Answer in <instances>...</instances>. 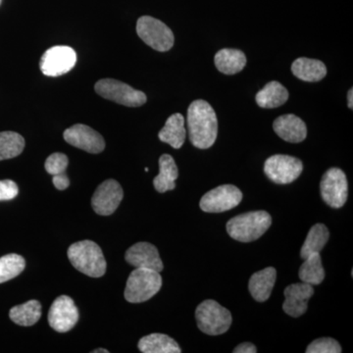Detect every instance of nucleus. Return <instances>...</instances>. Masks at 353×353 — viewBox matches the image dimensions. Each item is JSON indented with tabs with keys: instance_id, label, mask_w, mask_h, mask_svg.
<instances>
[{
	"instance_id": "1",
	"label": "nucleus",
	"mask_w": 353,
	"mask_h": 353,
	"mask_svg": "<svg viewBox=\"0 0 353 353\" xmlns=\"http://www.w3.org/2000/svg\"><path fill=\"white\" fill-rule=\"evenodd\" d=\"M188 129L190 143L201 150H208L216 141L218 120L214 109L208 101L199 99L188 109Z\"/></svg>"
},
{
	"instance_id": "2",
	"label": "nucleus",
	"mask_w": 353,
	"mask_h": 353,
	"mask_svg": "<svg viewBox=\"0 0 353 353\" xmlns=\"http://www.w3.org/2000/svg\"><path fill=\"white\" fill-rule=\"evenodd\" d=\"M71 264L88 277L99 278L105 274L106 260L99 245L92 241L73 243L68 250Z\"/></svg>"
},
{
	"instance_id": "3",
	"label": "nucleus",
	"mask_w": 353,
	"mask_h": 353,
	"mask_svg": "<svg viewBox=\"0 0 353 353\" xmlns=\"http://www.w3.org/2000/svg\"><path fill=\"white\" fill-rule=\"evenodd\" d=\"M272 218L266 211H252L232 218L227 223V232L234 240L250 243L259 240L270 228Z\"/></svg>"
},
{
	"instance_id": "4",
	"label": "nucleus",
	"mask_w": 353,
	"mask_h": 353,
	"mask_svg": "<svg viewBox=\"0 0 353 353\" xmlns=\"http://www.w3.org/2000/svg\"><path fill=\"white\" fill-rule=\"evenodd\" d=\"M162 287L160 272L152 269L136 268L127 281L125 299L128 303H141L150 301Z\"/></svg>"
},
{
	"instance_id": "5",
	"label": "nucleus",
	"mask_w": 353,
	"mask_h": 353,
	"mask_svg": "<svg viewBox=\"0 0 353 353\" xmlns=\"http://www.w3.org/2000/svg\"><path fill=\"white\" fill-rule=\"evenodd\" d=\"M196 318L199 329L209 336L226 333L233 322L231 312L212 299L197 306Z\"/></svg>"
},
{
	"instance_id": "6",
	"label": "nucleus",
	"mask_w": 353,
	"mask_h": 353,
	"mask_svg": "<svg viewBox=\"0 0 353 353\" xmlns=\"http://www.w3.org/2000/svg\"><path fill=\"white\" fill-rule=\"evenodd\" d=\"M94 90L103 99L128 108H139L146 102L145 92L114 79H102L95 83Z\"/></svg>"
},
{
	"instance_id": "7",
	"label": "nucleus",
	"mask_w": 353,
	"mask_h": 353,
	"mask_svg": "<svg viewBox=\"0 0 353 353\" xmlns=\"http://www.w3.org/2000/svg\"><path fill=\"white\" fill-rule=\"evenodd\" d=\"M137 32L143 43L160 52L170 50L175 41L170 28L150 16L139 18L137 23Z\"/></svg>"
},
{
	"instance_id": "8",
	"label": "nucleus",
	"mask_w": 353,
	"mask_h": 353,
	"mask_svg": "<svg viewBox=\"0 0 353 353\" xmlns=\"http://www.w3.org/2000/svg\"><path fill=\"white\" fill-rule=\"evenodd\" d=\"M303 171V164L299 158L277 154L265 161L264 173L272 182L288 185L294 182Z\"/></svg>"
},
{
	"instance_id": "9",
	"label": "nucleus",
	"mask_w": 353,
	"mask_h": 353,
	"mask_svg": "<svg viewBox=\"0 0 353 353\" xmlns=\"http://www.w3.org/2000/svg\"><path fill=\"white\" fill-rule=\"evenodd\" d=\"M243 199V192L233 185H223L206 192L199 202L201 210L208 213H221L231 210Z\"/></svg>"
},
{
	"instance_id": "10",
	"label": "nucleus",
	"mask_w": 353,
	"mask_h": 353,
	"mask_svg": "<svg viewBox=\"0 0 353 353\" xmlns=\"http://www.w3.org/2000/svg\"><path fill=\"white\" fill-rule=\"evenodd\" d=\"M320 190L323 201L330 208H343L348 196V183L345 172L339 168L329 169L323 176Z\"/></svg>"
},
{
	"instance_id": "11",
	"label": "nucleus",
	"mask_w": 353,
	"mask_h": 353,
	"mask_svg": "<svg viewBox=\"0 0 353 353\" xmlns=\"http://www.w3.org/2000/svg\"><path fill=\"white\" fill-rule=\"evenodd\" d=\"M77 54L69 46H53L43 53L41 70L46 76L59 77L68 73L75 67Z\"/></svg>"
},
{
	"instance_id": "12",
	"label": "nucleus",
	"mask_w": 353,
	"mask_h": 353,
	"mask_svg": "<svg viewBox=\"0 0 353 353\" xmlns=\"http://www.w3.org/2000/svg\"><path fill=\"white\" fill-rule=\"evenodd\" d=\"M79 310L70 296H61L53 301L48 312L50 326L58 333H67L79 321Z\"/></svg>"
},
{
	"instance_id": "13",
	"label": "nucleus",
	"mask_w": 353,
	"mask_h": 353,
	"mask_svg": "<svg viewBox=\"0 0 353 353\" xmlns=\"http://www.w3.org/2000/svg\"><path fill=\"white\" fill-rule=\"evenodd\" d=\"M124 192L120 183L108 180L99 185L92 199V206L97 214L109 216L115 212L122 201Z\"/></svg>"
},
{
	"instance_id": "14",
	"label": "nucleus",
	"mask_w": 353,
	"mask_h": 353,
	"mask_svg": "<svg viewBox=\"0 0 353 353\" xmlns=\"http://www.w3.org/2000/svg\"><path fill=\"white\" fill-rule=\"evenodd\" d=\"M64 139L69 145L88 153H101L105 148V141L99 132L83 124H77L64 132Z\"/></svg>"
},
{
	"instance_id": "15",
	"label": "nucleus",
	"mask_w": 353,
	"mask_h": 353,
	"mask_svg": "<svg viewBox=\"0 0 353 353\" xmlns=\"http://www.w3.org/2000/svg\"><path fill=\"white\" fill-rule=\"evenodd\" d=\"M125 259L134 268L152 269L157 272L164 268L157 248L150 243H138L131 246L125 254Z\"/></svg>"
},
{
	"instance_id": "16",
	"label": "nucleus",
	"mask_w": 353,
	"mask_h": 353,
	"mask_svg": "<svg viewBox=\"0 0 353 353\" xmlns=\"http://www.w3.org/2000/svg\"><path fill=\"white\" fill-rule=\"evenodd\" d=\"M285 301L283 309L288 315L299 318L306 312L309 299L314 294L312 285L306 283L290 285L285 290Z\"/></svg>"
},
{
	"instance_id": "17",
	"label": "nucleus",
	"mask_w": 353,
	"mask_h": 353,
	"mask_svg": "<svg viewBox=\"0 0 353 353\" xmlns=\"http://www.w3.org/2000/svg\"><path fill=\"white\" fill-rule=\"evenodd\" d=\"M273 129L281 139L288 143H301L307 136L305 123L294 114L280 116L274 121Z\"/></svg>"
},
{
	"instance_id": "18",
	"label": "nucleus",
	"mask_w": 353,
	"mask_h": 353,
	"mask_svg": "<svg viewBox=\"0 0 353 353\" xmlns=\"http://www.w3.org/2000/svg\"><path fill=\"white\" fill-rule=\"evenodd\" d=\"M277 279V271L273 267L253 274L248 283V290L253 299L259 303L268 301Z\"/></svg>"
},
{
	"instance_id": "19",
	"label": "nucleus",
	"mask_w": 353,
	"mask_h": 353,
	"mask_svg": "<svg viewBox=\"0 0 353 353\" xmlns=\"http://www.w3.org/2000/svg\"><path fill=\"white\" fill-rule=\"evenodd\" d=\"M187 130L185 128V118L182 114L175 113L166 121L163 129L158 134V138L165 143H168L175 150L182 148L185 143Z\"/></svg>"
},
{
	"instance_id": "20",
	"label": "nucleus",
	"mask_w": 353,
	"mask_h": 353,
	"mask_svg": "<svg viewBox=\"0 0 353 353\" xmlns=\"http://www.w3.org/2000/svg\"><path fill=\"white\" fill-rule=\"evenodd\" d=\"M292 72L304 82H319L327 75L326 65L320 60L311 58H297L292 65Z\"/></svg>"
},
{
	"instance_id": "21",
	"label": "nucleus",
	"mask_w": 353,
	"mask_h": 353,
	"mask_svg": "<svg viewBox=\"0 0 353 353\" xmlns=\"http://www.w3.org/2000/svg\"><path fill=\"white\" fill-rule=\"evenodd\" d=\"M179 176L178 167L174 158L169 154L159 158V174L153 180V185L158 192H168L176 188V180Z\"/></svg>"
},
{
	"instance_id": "22",
	"label": "nucleus",
	"mask_w": 353,
	"mask_h": 353,
	"mask_svg": "<svg viewBox=\"0 0 353 353\" xmlns=\"http://www.w3.org/2000/svg\"><path fill=\"white\" fill-rule=\"evenodd\" d=\"M216 68L225 75H234L243 71L246 65L245 53L241 50L224 48L215 54Z\"/></svg>"
},
{
	"instance_id": "23",
	"label": "nucleus",
	"mask_w": 353,
	"mask_h": 353,
	"mask_svg": "<svg viewBox=\"0 0 353 353\" xmlns=\"http://www.w3.org/2000/svg\"><path fill=\"white\" fill-rule=\"evenodd\" d=\"M139 352L143 353H180L176 341L164 334H150L139 341Z\"/></svg>"
},
{
	"instance_id": "24",
	"label": "nucleus",
	"mask_w": 353,
	"mask_h": 353,
	"mask_svg": "<svg viewBox=\"0 0 353 353\" xmlns=\"http://www.w3.org/2000/svg\"><path fill=\"white\" fill-rule=\"evenodd\" d=\"M255 99L261 108H277L288 101L289 92L282 83L272 81L257 92Z\"/></svg>"
},
{
	"instance_id": "25",
	"label": "nucleus",
	"mask_w": 353,
	"mask_h": 353,
	"mask_svg": "<svg viewBox=\"0 0 353 353\" xmlns=\"http://www.w3.org/2000/svg\"><path fill=\"white\" fill-rule=\"evenodd\" d=\"M9 317L19 326L30 327L36 324L41 317V305L38 301H29L21 305L14 306L9 311Z\"/></svg>"
},
{
	"instance_id": "26",
	"label": "nucleus",
	"mask_w": 353,
	"mask_h": 353,
	"mask_svg": "<svg viewBox=\"0 0 353 353\" xmlns=\"http://www.w3.org/2000/svg\"><path fill=\"white\" fill-rule=\"evenodd\" d=\"M330 236L328 228L324 224H316L309 230L306 240L304 241L301 250V257L303 259H307L311 254L320 253L326 243H328Z\"/></svg>"
},
{
	"instance_id": "27",
	"label": "nucleus",
	"mask_w": 353,
	"mask_h": 353,
	"mask_svg": "<svg viewBox=\"0 0 353 353\" xmlns=\"http://www.w3.org/2000/svg\"><path fill=\"white\" fill-rule=\"evenodd\" d=\"M299 268V275L301 282L311 285L321 284L325 279V270L323 268L320 253L311 254Z\"/></svg>"
},
{
	"instance_id": "28",
	"label": "nucleus",
	"mask_w": 353,
	"mask_h": 353,
	"mask_svg": "<svg viewBox=\"0 0 353 353\" xmlns=\"http://www.w3.org/2000/svg\"><path fill=\"white\" fill-rule=\"evenodd\" d=\"M25 148V139L15 132H0V161L17 157Z\"/></svg>"
},
{
	"instance_id": "29",
	"label": "nucleus",
	"mask_w": 353,
	"mask_h": 353,
	"mask_svg": "<svg viewBox=\"0 0 353 353\" xmlns=\"http://www.w3.org/2000/svg\"><path fill=\"white\" fill-rule=\"evenodd\" d=\"M26 267L25 259L21 255L11 253L0 259V284L17 277Z\"/></svg>"
},
{
	"instance_id": "30",
	"label": "nucleus",
	"mask_w": 353,
	"mask_h": 353,
	"mask_svg": "<svg viewBox=\"0 0 353 353\" xmlns=\"http://www.w3.org/2000/svg\"><path fill=\"white\" fill-rule=\"evenodd\" d=\"M307 353H341L340 343L332 338H321L315 340L308 345Z\"/></svg>"
},
{
	"instance_id": "31",
	"label": "nucleus",
	"mask_w": 353,
	"mask_h": 353,
	"mask_svg": "<svg viewBox=\"0 0 353 353\" xmlns=\"http://www.w3.org/2000/svg\"><path fill=\"white\" fill-rule=\"evenodd\" d=\"M68 163L69 160L66 155L63 153L57 152L48 157L44 167H46V170L48 174L55 176L58 174L64 173L67 167H68Z\"/></svg>"
},
{
	"instance_id": "32",
	"label": "nucleus",
	"mask_w": 353,
	"mask_h": 353,
	"mask_svg": "<svg viewBox=\"0 0 353 353\" xmlns=\"http://www.w3.org/2000/svg\"><path fill=\"white\" fill-rule=\"evenodd\" d=\"M17 183L11 180L0 181V201H11L18 196Z\"/></svg>"
},
{
	"instance_id": "33",
	"label": "nucleus",
	"mask_w": 353,
	"mask_h": 353,
	"mask_svg": "<svg viewBox=\"0 0 353 353\" xmlns=\"http://www.w3.org/2000/svg\"><path fill=\"white\" fill-rule=\"evenodd\" d=\"M52 182L54 187L59 190H66L70 185L69 178L64 173L53 176Z\"/></svg>"
},
{
	"instance_id": "34",
	"label": "nucleus",
	"mask_w": 353,
	"mask_h": 353,
	"mask_svg": "<svg viewBox=\"0 0 353 353\" xmlns=\"http://www.w3.org/2000/svg\"><path fill=\"white\" fill-rule=\"evenodd\" d=\"M257 350L254 345L250 343H241L234 350V353H256Z\"/></svg>"
},
{
	"instance_id": "35",
	"label": "nucleus",
	"mask_w": 353,
	"mask_h": 353,
	"mask_svg": "<svg viewBox=\"0 0 353 353\" xmlns=\"http://www.w3.org/2000/svg\"><path fill=\"white\" fill-rule=\"evenodd\" d=\"M353 90L350 88V92L347 94L348 108L350 109L353 108Z\"/></svg>"
},
{
	"instance_id": "36",
	"label": "nucleus",
	"mask_w": 353,
	"mask_h": 353,
	"mask_svg": "<svg viewBox=\"0 0 353 353\" xmlns=\"http://www.w3.org/2000/svg\"><path fill=\"white\" fill-rule=\"evenodd\" d=\"M108 350H104V348H97V350H94L92 353H108Z\"/></svg>"
},
{
	"instance_id": "37",
	"label": "nucleus",
	"mask_w": 353,
	"mask_h": 353,
	"mask_svg": "<svg viewBox=\"0 0 353 353\" xmlns=\"http://www.w3.org/2000/svg\"><path fill=\"white\" fill-rule=\"evenodd\" d=\"M0 4H1V0H0Z\"/></svg>"
}]
</instances>
